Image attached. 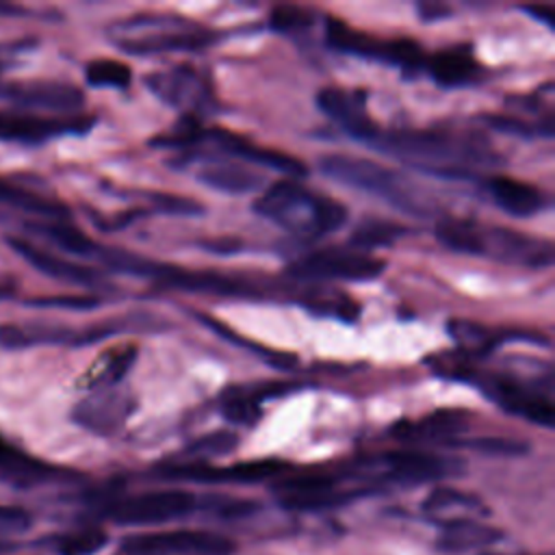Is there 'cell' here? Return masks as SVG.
Masks as SVG:
<instances>
[{"instance_id":"cell-1","label":"cell","mask_w":555,"mask_h":555,"mask_svg":"<svg viewBox=\"0 0 555 555\" xmlns=\"http://www.w3.org/2000/svg\"><path fill=\"white\" fill-rule=\"evenodd\" d=\"M377 150H384L412 167L447 176L468 178L473 167H499L501 154L481 134H457L451 130H390L377 132L371 141Z\"/></svg>"},{"instance_id":"cell-2","label":"cell","mask_w":555,"mask_h":555,"mask_svg":"<svg viewBox=\"0 0 555 555\" xmlns=\"http://www.w3.org/2000/svg\"><path fill=\"white\" fill-rule=\"evenodd\" d=\"M254 210L282 230L306 238L336 232L347 219V208L340 202L314 193L291 178L269 184L256 197Z\"/></svg>"},{"instance_id":"cell-3","label":"cell","mask_w":555,"mask_h":555,"mask_svg":"<svg viewBox=\"0 0 555 555\" xmlns=\"http://www.w3.org/2000/svg\"><path fill=\"white\" fill-rule=\"evenodd\" d=\"M219 33L182 15L141 13L115 22L108 39L115 48L134 56L167 52H195L215 43Z\"/></svg>"},{"instance_id":"cell-4","label":"cell","mask_w":555,"mask_h":555,"mask_svg":"<svg viewBox=\"0 0 555 555\" xmlns=\"http://www.w3.org/2000/svg\"><path fill=\"white\" fill-rule=\"evenodd\" d=\"M319 167L330 180L373 195L395 206L397 210H403L412 217L429 215L423 199L414 193L412 184L390 167L349 154H327L319 160Z\"/></svg>"},{"instance_id":"cell-5","label":"cell","mask_w":555,"mask_h":555,"mask_svg":"<svg viewBox=\"0 0 555 555\" xmlns=\"http://www.w3.org/2000/svg\"><path fill=\"white\" fill-rule=\"evenodd\" d=\"M457 379L475 384L505 412L522 416L542 427H553L555 408L551 401V375L529 379L516 373H479L466 364Z\"/></svg>"},{"instance_id":"cell-6","label":"cell","mask_w":555,"mask_h":555,"mask_svg":"<svg viewBox=\"0 0 555 555\" xmlns=\"http://www.w3.org/2000/svg\"><path fill=\"white\" fill-rule=\"evenodd\" d=\"M325 41L343 54H353L362 59L384 61L397 65L405 76H416L425 67V54L421 46L408 37L397 39H375L366 33L353 30L338 17L325 20Z\"/></svg>"},{"instance_id":"cell-7","label":"cell","mask_w":555,"mask_h":555,"mask_svg":"<svg viewBox=\"0 0 555 555\" xmlns=\"http://www.w3.org/2000/svg\"><path fill=\"white\" fill-rule=\"evenodd\" d=\"M234 540L204 529L132 533L117 546V555H234Z\"/></svg>"},{"instance_id":"cell-8","label":"cell","mask_w":555,"mask_h":555,"mask_svg":"<svg viewBox=\"0 0 555 555\" xmlns=\"http://www.w3.org/2000/svg\"><path fill=\"white\" fill-rule=\"evenodd\" d=\"M197 505L193 492L186 490H150L121 496L104 507V516L124 527H154L189 516Z\"/></svg>"},{"instance_id":"cell-9","label":"cell","mask_w":555,"mask_h":555,"mask_svg":"<svg viewBox=\"0 0 555 555\" xmlns=\"http://www.w3.org/2000/svg\"><path fill=\"white\" fill-rule=\"evenodd\" d=\"M386 262L364 251L353 249H319L306 254L286 267V275L293 280H345V282H371L384 273Z\"/></svg>"},{"instance_id":"cell-10","label":"cell","mask_w":555,"mask_h":555,"mask_svg":"<svg viewBox=\"0 0 555 555\" xmlns=\"http://www.w3.org/2000/svg\"><path fill=\"white\" fill-rule=\"evenodd\" d=\"M145 87L165 104L184 111L186 117L217 108L215 91L204 72L191 65H176L145 76Z\"/></svg>"},{"instance_id":"cell-11","label":"cell","mask_w":555,"mask_h":555,"mask_svg":"<svg viewBox=\"0 0 555 555\" xmlns=\"http://www.w3.org/2000/svg\"><path fill=\"white\" fill-rule=\"evenodd\" d=\"M134 410L137 399L132 392L119 386L100 388L72 408V421L91 434L113 436L128 423Z\"/></svg>"},{"instance_id":"cell-12","label":"cell","mask_w":555,"mask_h":555,"mask_svg":"<svg viewBox=\"0 0 555 555\" xmlns=\"http://www.w3.org/2000/svg\"><path fill=\"white\" fill-rule=\"evenodd\" d=\"M0 98L30 111H46L54 115L78 113L85 104V93L61 80H20L0 82Z\"/></svg>"},{"instance_id":"cell-13","label":"cell","mask_w":555,"mask_h":555,"mask_svg":"<svg viewBox=\"0 0 555 555\" xmlns=\"http://www.w3.org/2000/svg\"><path fill=\"white\" fill-rule=\"evenodd\" d=\"M202 143L215 145L219 152L228 154L230 158H241L245 165L267 167V169L280 171L291 178H304L308 173V167L299 158H295L286 152L256 145L249 139L234 134L230 130H223V128H202L197 145H202Z\"/></svg>"},{"instance_id":"cell-14","label":"cell","mask_w":555,"mask_h":555,"mask_svg":"<svg viewBox=\"0 0 555 555\" xmlns=\"http://www.w3.org/2000/svg\"><path fill=\"white\" fill-rule=\"evenodd\" d=\"M288 464L280 460H251L230 466H212L206 462L173 464L160 470L165 479H182L197 483H258L286 470Z\"/></svg>"},{"instance_id":"cell-15","label":"cell","mask_w":555,"mask_h":555,"mask_svg":"<svg viewBox=\"0 0 555 555\" xmlns=\"http://www.w3.org/2000/svg\"><path fill=\"white\" fill-rule=\"evenodd\" d=\"M483 254L499 262L522 264L531 269H544L553 262V245L546 238L531 236L512 228L488 225L481 230Z\"/></svg>"},{"instance_id":"cell-16","label":"cell","mask_w":555,"mask_h":555,"mask_svg":"<svg viewBox=\"0 0 555 555\" xmlns=\"http://www.w3.org/2000/svg\"><path fill=\"white\" fill-rule=\"evenodd\" d=\"M382 479L399 483H425L449 475L462 473V462L455 457H442L427 451H390L375 460Z\"/></svg>"},{"instance_id":"cell-17","label":"cell","mask_w":555,"mask_h":555,"mask_svg":"<svg viewBox=\"0 0 555 555\" xmlns=\"http://www.w3.org/2000/svg\"><path fill=\"white\" fill-rule=\"evenodd\" d=\"M317 106L334 124H338L349 137L371 143L379 128L366 111V93L362 89L323 87L317 93Z\"/></svg>"},{"instance_id":"cell-18","label":"cell","mask_w":555,"mask_h":555,"mask_svg":"<svg viewBox=\"0 0 555 555\" xmlns=\"http://www.w3.org/2000/svg\"><path fill=\"white\" fill-rule=\"evenodd\" d=\"M85 117H46L37 113H0V141L43 143L61 134H85L91 128Z\"/></svg>"},{"instance_id":"cell-19","label":"cell","mask_w":555,"mask_h":555,"mask_svg":"<svg viewBox=\"0 0 555 555\" xmlns=\"http://www.w3.org/2000/svg\"><path fill=\"white\" fill-rule=\"evenodd\" d=\"M9 247L20 254L33 269H37L39 273L65 282V284H74V286H82V288H104L106 286V278L82 262H74V260H65L43 247H37L35 243H28L26 238H17V236H7Z\"/></svg>"},{"instance_id":"cell-20","label":"cell","mask_w":555,"mask_h":555,"mask_svg":"<svg viewBox=\"0 0 555 555\" xmlns=\"http://www.w3.org/2000/svg\"><path fill=\"white\" fill-rule=\"evenodd\" d=\"M423 514L442 529L464 520H483L488 516V507L470 492L438 486L423 501Z\"/></svg>"},{"instance_id":"cell-21","label":"cell","mask_w":555,"mask_h":555,"mask_svg":"<svg viewBox=\"0 0 555 555\" xmlns=\"http://www.w3.org/2000/svg\"><path fill=\"white\" fill-rule=\"evenodd\" d=\"M63 475V468L48 464L13 442L0 438V483L13 488H33L46 481H52Z\"/></svg>"},{"instance_id":"cell-22","label":"cell","mask_w":555,"mask_h":555,"mask_svg":"<svg viewBox=\"0 0 555 555\" xmlns=\"http://www.w3.org/2000/svg\"><path fill=\"white\" fill-rule=\"evenodd\" d=\"M468 414L460 410H438L416 423H401L395 427L399 440L405 442H440L455 444L457 436L468 429Z\"/></svg>"},{"instance_id":"cell-23","label":"cell","mask_w":555,"mask_h":555,"mask_svg":"<svg viewBox=\"0 0 555 555\" xmlns=\"http://www.w3.org/2000/svg\"><path fill=\"white\" fill-rule=\"evenodd\" d=\"M486 189L490 199L512 217L538 215L548 202L540 189L503 173L490 176L486 180Z\"/></svg>"},{"instance_id":"cell-24","label":"cell","mask_w":555,"mask_h":555,"mask_svg":"<svg viewBox=\"0 0 555 555\" xmlns=\"http://www.w3.org/2000/svg\"><path fill=\"white\" fill-rule=\"evenodd\" d=\"M288 390H293V384H288V382H267V384H258V386L234 388L221 399V414L230 423L254 425L262 414L260 403L275 395H284Z\"/></svg>"},{"instance_id":"cell-25","label":"cell","mask_w":555,"mask_h":555,"mask_svg":"<svg viewBox=\"0 0 555 555\" xmlns=\"http://www.w3.org/2000/svg\"><path fill=\"white\" fill-rule=\"evenodd\" d=\"M76 336L74 327L43 321L26 323H0V347L2 349H28L35 345H72Z\"/></svg>"},{"instance_id":"cell-26","label":"cell","mask_w":555,"mask_h":555,"mask_svg":"<svg viewBox=\"0 0 555 555\" xmlns=\"http://www.w3.org/2000/svg\"><path fill=\"white\" fill-rule=\"evenodd\" d=\"M137 356H139V349L134 345H119L102 351L91 362V366L82 373V377L78 379V386L89 392L117 386L132 369Z\"/></svg>"},{"instance_id":"cell-27","label":"cell","mask_w":555,"mask_h":555,"mask_svg":"<svg viewBox=\"0 0 555 555\" xmlns=\"http://www.w3.org/2000/svg\"><path fill=\"white\" fill-rule=\"evenodd\" d=\"M195 178L221 193H249L258 191L264 184V176L256 173L249 165L245 163H232V160H217V163H206L197 169Z\"/></svg>"},{"instance_id":"cell-28","label":"cell","mask_w":555,"mask_h":555,"mask_svg":"<svg viewBox=\"0 0 555 555\" xmlns=\"http://www.w3.org/2000/svg\"><path fill=\"white\" fill-rule=\"evenodd\" d=\"M431 80L440 87H462L473 82L481 67L470 54L468 48H451V50H440L434 56L425 59V67Z\"/></svg>"},{"instance_id":"cell-29","label":"cell","mask_w":555,"mask_h":555,"mask_svg":"<svg viewBox=\"0 0 555 555\" xmlns=\"http://www.w3.org/2000/svg\"><path fill=\"white\" fill-rule=\"evenodd\" d=\"M447 327H449V336L455 340V345L468 356H486L499 343H503L507 338H531V340H538V343L540 340L546 343V338H542V336H529V334H522V332H494V330H488L479 323L462 321V319H451L447 323Z\"/></svg>"},{"instance_id":"cell-30","label":"cell","mask_w":555,"mask_h":555,"mask_svg":"<svg viewBox=\"0 0 555 555\" xmlns=\"http://www.w3.org/2000/svg\"><path fill=\"white\" fill-rule=\"evenodd\" d=\"M28 225L33 232L48 238L61 251L72 254V256L98 258V254L102 249L89 234H85L80 228L72 225L67 219H43V221H33Z\"/></svg>"},{"instance_id":"cell-31","label":"cell","mask_w":555,"mask_h":555,"mask_svg":"<svg viewBox=\"0 0 555 555\" xmlns=\"http://www.w3.org/2000/svg\"><path fill=\"white\" fill-rule=\"evenodd\" d=\"M503 533L496 527H488L483 520H464L440 529L436 546L449 553H464L470 548H483L499 542Z\"/></svg>"},{"instance_id":"cell-32","label":"cell","mask_w":555,"mask_h":555,"mask_svg":"<svg viewBox=\"0 0 555 555\" xmlns=\"http://www.w3.org/2000/svg\"><path fill=\"white\" fill-rule=\"evenodd\" d=\"M0 204L33 212L41 219H69V208L65 204H61L52 197L39 195L20 184H13L4 178H0Z\"/></svg>"},{"instance_id":"cell-33","label":"cell","mask_w":555,"mask_h":555,"mask_svg":"<svg viewBox=\"0 0 555 555\" xmlns=\"http://www.w3.org/2000/svg\"><path fill=\"white\" fill-rule=\"evenodd\" d=\"M481 225L468 221V219H457V217H447L438 221L436 225V238L451 251L457 254H468V256H481L483 254V238H481Z\"/></svg>"},{"instance_id":"cell-34","label":"cell","mask_w":555,"mask_h":555,"mask_svg":"<svg viewBox=\"0 0 555 555\" xmlns=\"http://www.w3.org/2000/svg\"><path fill=\"white\" fill-rule=\"evenodd\" d=\"M85 80L95 89H126L132 82V69L117 59H93L85 65Z\"/></svg>"},{"instance_id":"cell-35","label":"cell","mask_w":555,"mask_h":555,"mask_svg":"<svg viewBox=\"0 0 555 555\" xmlns=\"http://www.w3.org/2000/svg\"><path fill=\"white\" fill-rule=\"evenodd\" d=\"M408 230L390 223V221H379V219H366L362 221L349 236V249L360 251V249H371V247H382V245H392L401 234Z\"/></svg>"},{"instance_id":"cell-36","label":"cell","mask_w":555,"mask_h":555,"mask_svg":"<svg viewBox=\"0 0 555 555\" xmlns=\"http://www.w3.org/2000/svg\"><path fill=\"white\" fill-rule=\"evenodd\" d=\"M106 542H108L106 531L89 527V529H80L63 535L56 544V551L59 555H95L106 546Z\"/></svg>"},{"instance_id":"cell-37","label":"cell","mask_w":555,"mask_h":555,"mask_svg":"<svg viewBox=\"0 0 555 555\" xmlns=\"http://www.w3.org/2000/svg\"><path fill=\"white\" fill-rule=\"evenodd\" d=\"M236 444H238L236 434H232V431H212V434H206V436L197 438L195 442H191L184 453L193 455V457H199V460H206V457L225 455Z\"/></svg>"},{"instance_id":"cell-38","label":"cell","mask_w":555,"mask_h":555,"mask_svg":"<svg viewBox=\"0 0 555 555\" xmlns=\"http://www.w3.org/2000/svg\"><path fill=\"white\" fill-rule=\"evenodd\" d=\"M269 24L278 33H297L312 24V15L299 7H275L269 15Z\"/></svg>"},{"instance_id":"cell-39","label":"cell","mask_w":555,"mask_h":555,"mask_svg":"<svg viewBox=\"0 0 555 555\" xmlns=\"http://www.w3.org/2000/svg\"><path fill=\"white\" fill-rule=\"evenodd\" d=\"M453 447H470L479 453L488 455H522L527 453V444L507 438H475V440H457Z\"/></svg>"},{"instance_id":"cell-40","label":"cell","mask_w":555,"mask_h":555,"mask_svg":"<svg viewBox=\"0 0 555 555\" xmlns=\"http://www.w3.org/2000/svg\"><path fill=\"white\" fill-rule=\"evenodd\" d=\"M35 308H69V310H91L102 304L98 295H52L35 297L28 301Z\"/></svg>"},{"instance_id":"cell-41","label":"cell","mask_w":555,"mask_h":555,"mask_svg":"<svg viewBox=\"0 0 555 555\" xmlns=\"http://www.w3.org/2000/svg\"><path fill=\"white\" fill-rule=\"evenodd\" d=\"M486 124L492 126L494 130L499 132H507V134H514V137H535L540 134V130L518 117H503V115H488L486 117Z\"/></svg>"},{"instance_id":"cell-42","label":"cell","mask_w":555,"mask_h":555,"mask_svg":"<svg viewBox=\"0 0 555 555\" xmlns=\"http://www.w3.org/2000/svg\"><path fill=\"white\" fill-rule=\"evenodd\" d=\"M30 525V516L28 512L20 509V507H2L0 505V529H9V531H22Z\"/></svg>"},{"instance_id":"cell-43","label":"cell","mask_w":555,"mask_h":555,"mask_svg":"<svg viewBox=\"0 0 555 555\" xmlns=\"http://www.w3.org/2000/svg\"><path fill=\"white\" fill-rule=\"evenodd\" d=\"M416 11H418V17L423 22H438V20L449 17L451 7L442 4V2H418Z\"/></svg>"},{"instance_id":"cell-44","label":"cell","mask_w":555,"mask_h":555,"mask_svg":"<svg viewBox=\"0 0 555 555\" xmlns=\"http://www.w3.org/2000/svg\"><path fill=\"white\" fill-rule=\"evenodd\" d=\"M525 11L527 13H531L535 20H540V22H544L548 28H555V11H553V7H525Z\"/></svg>"},{"instance_id":"cell-45","label":"cell","mask_w":555,"mask_h":555,"mask_svg":"<svg viewBox=\"0 0 555 555\" xmlns=\"http://www.w3.org/2000/svg\"><path fill=\"white\" fill-rule=\"evenodd\" d=\"M17 291V284L11 278L0 275V299H11Z\"/></svg>"},{"instance_id":"cell-46","label":"cell","mask_w":555,"mask_h":555,"mask_svg":"<svg viewBox=\"0 0 555 555\" xmlns=\"http://www.w3.org/2000/svg\"><path fill=\"white\" fill-rule=\"evenodd\" d=\"M24 13H28L26 9H22V7H17V4H7V2H0V15H24Z\"/></svg>"}]
</instances>
